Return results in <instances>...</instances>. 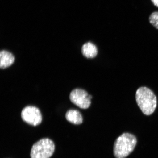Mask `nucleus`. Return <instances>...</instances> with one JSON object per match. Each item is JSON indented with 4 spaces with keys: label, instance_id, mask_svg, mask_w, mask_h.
I'll return each mask as SVG.
<instances>
[{
    "label": "nucleus",
    "instance_id": "nucleus-1",
    "mask_svg": "<svg viewBox=\"0 0 158 158\" xmlns=\"http://www.w3.org/2000/svg\"><path fill=\"white\" fill-rule=\"evenodd\" d=\"M136 102L140 109L145 115L152 114L157 106V98L149 89L142 87L136 93Z\"/></svg>",
    "mask_w": 158,
    "mask_h": 158
},
{
    "label": "nucleus",
    "instance_id": "nucleus-2",
    "mask_svg": "<svg viewBox=\"0 0 158 158\" xmlns=\"http://www.w3.org/2000/svg\"><path fill=\"white\" fill-rule=\"evenodd\" d=\"M137 139L134 135L128 133L122 134L114 143V152L116 158H124L129 155L135 148Z\"/></svg>",
    "mask_w": 158,
    "mask_h": 158
},
{
    "label": "nucleus",
    "instance_id": "nucleus-3",
    "mask_svg": "<svg viewBox=\"0 0 158 158\" xmlns=\"http://www.w3.org/2000/svg\"><path fill=\"white\" fill-rule=\"evenodd\" d=\"M55 144L49 138H43L35 143L31 152V158H49L53 155Z\"/></svg>",
    "mask_w": 158,
    "mask_h": 158
},
{
    "label": "nucleus",
    "instance_id": "nucleus-4",
    "mask_svg": "<svg viewBox=\"0 0 158 158\" xmlns=\"http://www.w3.org/2000/svg\"><path fill=\"white\" fill-rule=\"evenodd\" d=\"M21 116L23 121L33 126L39 125L42 120L40 110L35 106H28L23 108Z\"/></svg>",
    "mask_w": 158,
    "mask_h": 158
},
{
    "label": "nucleus",
    "instance_id": "nucleus-5",
    "mask_svg": "<svg viewBox=\"0 0 158 158\" xmlns=\"http://www.w3.org/2000/svg\"><path fill=\"white\" fill-rule=\"evenodd\" d=\"M70 100L81 108L86 109L90 107L91 99L87 92L82 89H76L72 91L70 95Z\"/></svg>",
    "mask_w": 158,
    "mask_h": 158
},
{
    "label": "nucleus",
    "instance_id": "nucleus-6",
    "mask_svg": "<svg viewBox=\"0 0 158 158\" xmlns=\"http://www.w3.org/2000/svg\"><path fill=\"white\" fill-rule=\"evenodd\" d=\"M15 58L11 53L5 50L0 52V68L2 69L6 68L14 62Z\"/></svg>",
    "mask_w": 158,
    "mask_h": 158
},
{
    "label": "nucleus",
    "instance_id": "nucleus-7",
    "mask_svg": "<svg viewBox=\"0 0 158 158\" xmlns=\"http://www.w3.org/2000/svg\"><path fill=\"white\" fill-rule=\"evenodd\" d=\"M82 53L83 55L87 58H93L98 54V48L95 45L89 42L83 45Z\"/></svg>",
    "mask_w": 158,
    "mask_h": 158
},
{
    "label": "nucleus",
    "instance_id": "nucleus-8",
    "mask_svg": "<svg viewBox=\"0 0 158 158\" xmlns=\"http://www.w3.org/2000/svg\"><path fill=\"white\" fill-rule=\"evenodd\" d=\"M66 118L68 121L75 124H80L82 123L81 114L77 110H71L67 111Z\"/></svg>",
    "mask_w": 158,
    "mask_h": 158
},
{
    "label": "nucleus",
    "instance_id": "nucleus-9",
    "mask_svg": "<svg viewBox=\"0 0 158 158\" xmlns=\"http://www.w3.org/2000/svg\"><path fill=\"white\" fill-rule=\"evenodd\" d=\"M149 21L154 27L158 29V11L154 12L150 15Z\"/></svg>",
    "mask_w": 158,
    "mask_h": 158
},
{
    "label": "nucleus",
    "instance_id": "nucleus-10",
    "mask_svg": "<svg viewBox=\"0 0 158 158\" xmlns=\"http://www.w3.org/2000/svg\"><path fill=\"white\" fill-rule=\"evenodd\" d=\"M153 4L158 7V0H151Z\"/></svg>",
    "mask_w": 158,
    "mask_h": 158
}]
</instances>
